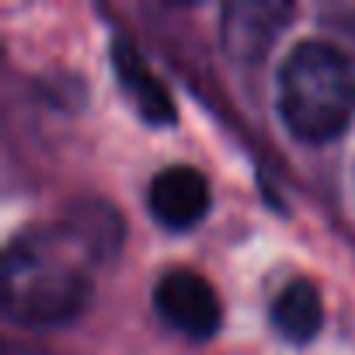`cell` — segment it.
Wrapping results in <instances>:
<instances>
[{
  "label": "cell",
  "mask_w": 355,
  "mask_h": 355,
  "mask_svg": "<svg viewBox=\"0 0 355 355\" xmlns=\"http://www.w3.org/2000/svg\"><path fill=\"white\" fill-rule=\"evenodd\" d=\"M119 216L101 202H80L56 227L25 230L4 254V310L25 327H60L91 300L87 261L115 254Z\"/></svg>",
  "instance_id": "6da1fadb"
},
{
  "label": "cell",
  "mask_w": 355,
  "mask_h": 355,
  "mask_svg": "<svg viewBox=\"0 0 355 355\" xmlns=\"http://www.w3.org/2000/svg\"><path fill=\"white\" fill-rule=\"evenodd\" d=\"M355 112V67L324 39L289 49L279 67V115L303 143H331Z\"/></svg>",
  "instance_id": "7a4b0ae2"
},
{
  "label": "cell",
  "mask_w": 355,
  "mask_h": 355,
  "mask_svg": "<svg viewBox=\"0 0 355 355\" xmlns=\"http://www.w3.org/2000/svg\"><path fill=\"white\" fill-rule=\"evenodd\" d=\"M153 310L157 317L185 338L206 341L220 331L223 306L216 289L209 286L206 275L192 268H167L157 286H153Z\"/></svg>",
  "instance_id": "3957f363"
},
{
  "label": "cell",
  "mask_w": 355,
  "mask_h": 355,
  "mask_svg": "<svg viewBox=\"0 0 355 355\" xmlns=\"http://www.w3.org/2000/svg\"><path fill=\"white\" fill-rule=\"evenodd\" d=\"M209 182L192 164L160 167L146 185V209L164 230H192L209 213Z\"/></svg>",
  "instance_id": "277c9868"
},
{
  "label": "cell",
  "mask_w": 355,
  "mask_h": 355,
  "mask_svg": "<svg viewBox=\"0 0 355 355\" xmlns=\"http://www.w3.org/2000/svg\"><path fill=\"white\" fill-rule=\"evenodd\" d=\"M293 18L289 4L275 0H241L227 4L220 15V42L230 60L237 63H261L275 39L282 35L286 21Z\"/></svg>",
  "instance_id": "5b68a950"
},
{
  "label": "cell",
  "mask_w": 355,
  "mask_h": 355,
  "mask_svg": "<svg viewBox=\"0 0 355 355\" xmlns=\"http://www.w3.org/2000/svg\"><path fill=\"white\" fill-rule=\"evenodd\" d=\"M112 70L122 84V94L129 98V105L136 108L139 119H146L150 125H167L174 122V101L164 91V84L157 80V73L150 70V63L143 60V53L129 42V39H115L112 42Z\"/></svg>",
  "instance_id": "8992f818"
},
{
  "label": "cell",
  "mask_w": 355,
  "mask_h": 355,
  "mask_svg": "<svg viewBox=\"0 0 355 355\" xmlns=\"http://www.w3.org/2000/svg\"><path fill=\"white\" fill-rule=\"evenodd\" d=\"M268 317H272V327L286 341L306 345L324 327V300H320V293H317V286L310 279H293L272 300Z\"/></svg>",
  "instance_id": "52a82bcc"
}]
</instances>
